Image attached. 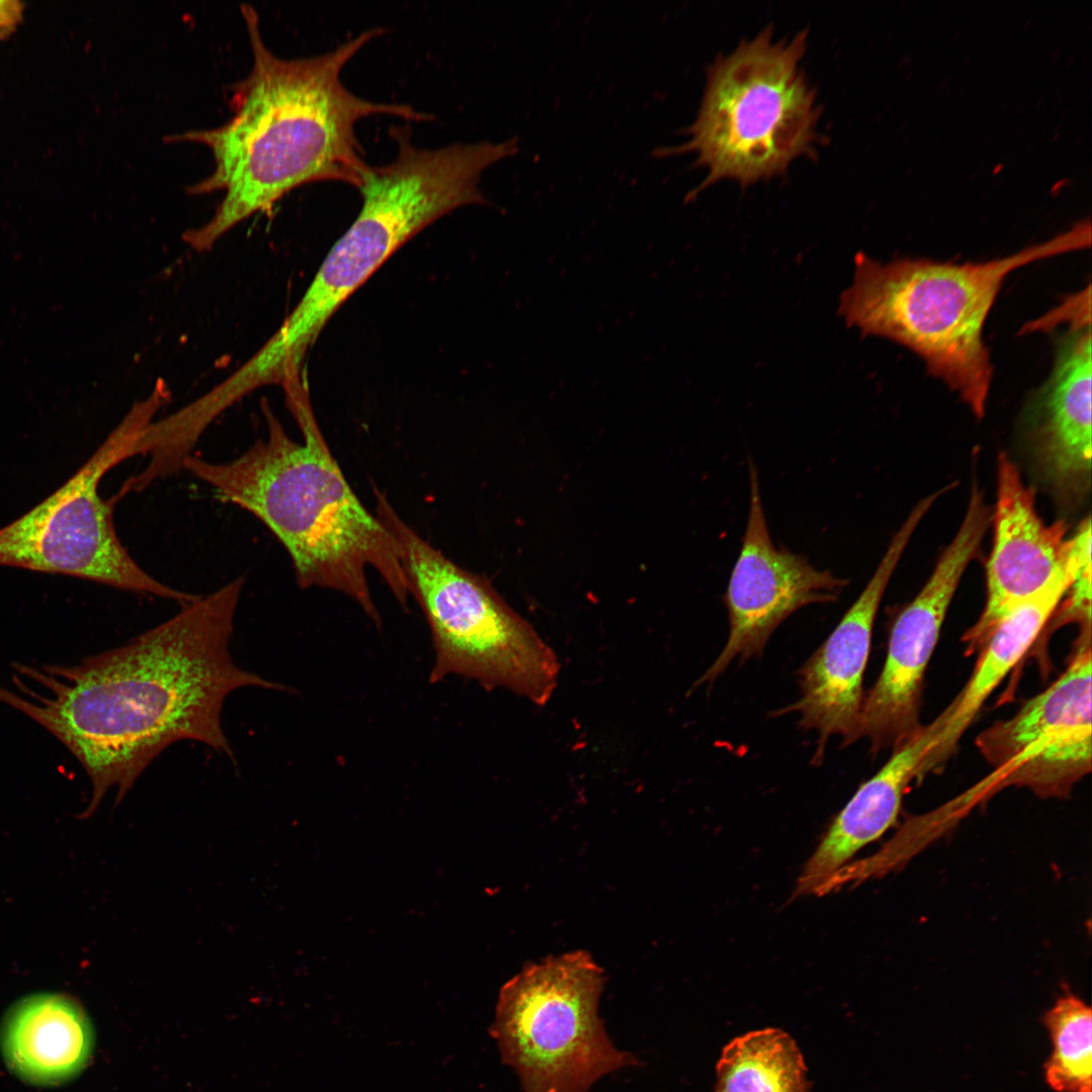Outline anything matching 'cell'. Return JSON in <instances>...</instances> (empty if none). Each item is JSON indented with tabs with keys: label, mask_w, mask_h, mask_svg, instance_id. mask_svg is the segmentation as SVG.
Returning a JSON list of instances; mask_svg holds the SVG:
<instances>
[{
	"label": "cell",
	"mask_w": 1092,
	"mask_h": 1092,
	"mask_svg": "<svg viewBox=\"0 0 1092 1092\" xmlns=\"http://www.w3.org/2000/svg\"><path fill=\"white\" fill-rule=\"evenodd\" d=\"M806 1071L800 1050L787 1032L754 1030L724 1048L714 1092H809Z\"/></svg>",
	"instance_id": "19"
},
{
	"label": "cell",
	"mask_w": 1092,
	"mask_h": 1092,
	"mask_svg": "<svg viewBox=\"0 0 1092 1092\" xmlns=\"http://www.w3.org/2000/svg\"><path fill=\"white\" fill-rule=\"evenodd\" d=\"M1068 566L1066 562L1040 592L1016 606L979 651L965 687L929 723L933 739L921 762L918 783L944 767L985 701L1024 656L1055 614L1073 579Z\"/></svg>",
	"instance_id": "16"
},
{
	"label": "cell",
	"mask_w": 1092,
	"mask_h": 1092,
	"mask_svg": "<svg viewBox=\"0 0 1092 1092\" xmlns=\"http://www.w3.org/2000/svg\"><path fill=\"white\" fill-rule=\"evenodd\" d=\"M748 474L747 523L724 596L729 634L697 686L713 684L736 658L743 662L761 655L771 634L790 615L808 605L835 602L848 584L847 579L775 545L752 460Z\"/></svg>",
	"instance_id": "12"
},
{
	"label": "cell",
	"mask_w": 1092,
	"mask_h": 1092,
	"mask_svg": "<svg viewBox=\"0 0 1092 1092\" xmlns=\"http://www.w3.org/2000/svg\"><path fill=\"white\" fill-rule=\"evenodd\" d=\"M932 738L930 724L922 725L914 736L894 748L885 764L860 785L806 862L795 896L813 894L857 851L895 824L903 798L911 783L917 781Z\"/></svg>",
	"instance_id": "17"
},
{
	"label": "cell",
	"mask_w": 1092,
	"mask_h": 1092,
	"mask_svg": "<svg viewBox=\"0 0 1092 1092\" xmlns=\"http://www.w3.org/2000/svg\"><path fill=\"white\" fill-rule=\"evenodd\" d=\"M168 401L158 388L134 403L96 452L60 488L0 529V565L70 575L150 594L185 606L199 596L151 576L129 555L113 523L115 500L98 492L101 478L136 456V444Z\"/></svg>",
	"instance_id": "9"
},
{
	"label": "cell",
	"mask_w": 1092,
	"mask_h": 1092,
	"mask_svg": "<svg viewBox=\"0 0 1092 1092\" xmlns=\"http://www.w3.org/2000/svg\"><path fill=\"white\" fill-rule=\"evenodd\" d=\"M244 585L239 576L127 644L78 664L13 665L16 692L0 687V702L46 728L80 761L92 785L81 818L112 788L118 804L176 741L202 742L234 760L221 726L226 697L244 687L286 690L232 658Z\"/></svg>",
	"instance_id": "1"
},
{
	"label": "cell",
	"mask_w": 1092,
	"mask_h": 1092,
	"mask_svg": "<svg viewBox=\"0 0 1092 1092\" xmlns=\"http://www.w3.org/2000/svg\"><path fill=\"white\" fill-rule=\"evenodd\" d=\"M807 35L777 40L767 26L709 67L697 117L685 130L690 140L653 152L696 154L707 176L689 197L722 180L748 186L770 179L810 153L820 111L800 66Z\"/></svg>",
	"instance_id": "6"
},
{
	"label": "cell",
	"mask_w": 1092,
	"mask_h": 1092,
	"mask_svg": "<svg viewBox=\"0 0 1092 1092\" xmlns=\"http://www.w3.org/2000/svg\"><path fill=\"white\" fill-rule=\"evenodd\" d=\"M397 154L369 167L359 190L362 207L335 243L298 304L274 334L302 364L330 317L396 250L442 215L487 204L478 187L486 161L470 144L429 150L411 142L406 126L390 129Z\"/></svg>",
	"instance_id": "5"
},
{
	"label": "cell",
	"mask_w": 1092,
	"mask_h": 1092,
	"mask_svg": "<svg viewBox=\"0 0 1092 1092\" xmlns=\"http://www.w3.org/2000/svg\"><path fill=\"white\" fill-rule=\"evenodd\" d=\"M991 520L992 511L979 487L973 485L954 538L922 589L896 617L883 668L860 711L857 740L867 738L872 753L893 750L921 729L925 672L960 580L978 553Z\"/></svg>",
	"instance_id": "10"
},
{
	"label": "cell",
	"mask_w": 1092,
	"mask_h": 1092,
	"mask_svg": "<svg viewBox=\"0 0 1092 1092\" xmlns=\"http://www.w3.org/2000/svg\"><path fill=\"white\" fill-rule=\"evenodd\" d=\"M1068 562L1073 579L1068 588V599L1062 608L1065 622L1076 621L1082 627H1091V521L1085 519L1075 535L1070 538Z\"/></svg>",
	"instance_id": "21"
},
{
	"label": "cell",
	"mask_w": 1092,
	"mask_h": 1092,
	"mask_svg": "<svg viewBox=\"0 0 1092 1092\" xmlns=\"http://www.w3.org/2000/svg\"><path fill=\"white\" fill-rule=\"evenodd\" d=\"M935 499L928 495L912 510L858 598L798 672L801 696L781 713L799 714L801 728L817 732L816 764L832 735H841L843 746L857 740L862 680L877 613L909 540Z\"/></svg>",
	"instance_id": "13"
},
{
	"label": "cell",
	"mask_w": 1092,
	"mask_h": 1092,
	"mask_svg": "<svg viewBox=\"0 0 1092 1092\" xmlns=\"http://www.w3.org/2000/svg\"><path fill=\"white\" fill-rule=\"evenodd\" d=\"M1052 1041L1044 1076L1055 1092H1092V1011L1078 996L1059 997L1042 1018Z\"/></svg>",
	"instance_id": "20"
},
{
	"label": "cell",
	"mask_w": 1092,
	"mask_h": 1092,
	"mask_svg": "<svg viewBox=\"0 0 1092 1092\" xmlns=\"http://www.w3.org/2000/svg\"><path fill=\"white\" fill-rule=\"evenodd\" d=\"M604 983L593 957L575 950L528 964L500 988L489 1032L525 1092H588L637 1064L599 1016Z\"/></svg>",
	"instance_id": "8"
},
{
	"label": "cell",
	"mask_w": 1092,
	"mask_h": 1092,
	"mask_svg": "<svg viewBox=\"0 0 1092 1092\" xmlns=\"http://www.w3.org/2000/svg\"><path fill=\"white\" fill-rule=\"evenodd\" d=\"M253 53L249 74L234 84L232 117L223 124L171 135L210 149V175L188 187L190 194L223 190L211 218L183 235L197 252L210 250L231 229L257 212H269L292 189L314 181H339L359 189L369 165L355 125L374 114L430 120L412 106L378 103L350 92L341 72L368 41L384 32L370 28L328 53L282 59L263 41L259 16L241 7Z\"/></svg>",
	"instance_id": "2"
},
{
	"label": "cell",
	"mask_w": 1092,
	"mask_h": 1092,
	"mask_svg": "<svg viewBox=\"0 0 1092 1092\" xmlns=\"http://www.w3.org/2000/svg\"><path fill=\"white\" fill-rule=\"evenodd\" d=\"M1091 341V316L1070 323L1056 341L1052 371L1026 411L1044 476L1070 495L1090 487Z\"/></svg>",
	"instance_id": "15"
},
{
	"label": "cell",
	"mask_w": 1092,
	"mask_h": 1092,
	"mask_svg": "<svg viewBox=\"0 0 1092 1092\" xmlns=\"http://www.w3.org/2000/svg\"><path fill=\"white\" fill-rule=\"evenodd\" d=\"M282 386L302 443L287 434L263 399L266 438L226 462L190 455L182 469L261 520L289 554L300 587L345 595L381 629L367 568L379 573L405 609L410 592L398 545L379 518L362 505L331 453L302 375Z\"/></svg>",
	"instance_id": "3"
},
{
	"label": "cell",
	"mask_w": 1092,
	"mask_h": 1092,
	"mask_svg": "<svg viewBox=\"0 0 1092 1092\" xmlns=\"http://www.w3.org/2000/svg\"><path fill=\"white\" fill-rule=\"evenodd\" d=\"M1078 639L1055 681L978 735L979 752L995 768L990 785L996 790L1066 798L1091 771V637Z\"/></svg>",
	"instance_id": "11"
},
{
	"label": "cell",
	"mask_w": 1092,
	"mask_h": 1092,
	"mask_svg": "<svg viewBox=\"0 0 1092 1092\" xmlns=\"http://www.w3.org/2000/svg\"><path fill=\"white\" fill-rule=\"evenodd\" d=\"M0 1043L14 1074L32 1084L53 1085L71 1079L86 1066L94 1036L86 1012L75 999L37 993L8 1010Z\"/></svg>",
	"instance_id": "18"
},
{
	"label": "cell",
	"mask_w": 1092,
	"mask_h": 1092,
	"mask_svg": "<svg viewBox=\"0 0 1092 1092\" xmlns=\"http://www.w3.org/2000/svg\"><path fill=\"white\" fill-rule=\"evenodd\" d=\"M1090 244L1091 225L1084 221L1044 243L980 263L921 258L880 263L858 253L839 311L863 335L887 338L919 356L981 420L994 370L983 331L1005 278L1024 265Z\"/></svg>",
	"instance_id": "4"
},
{
	"label": "cell",
	"mask_w": 1092,
	"mask_h": 1092,
	"mask_svg": "<svg viewBox=\"0 0 1092 1092\" xmlns=\"http://www.w3.org/2000/svg\"><path fill=\"white\" fill-rule=\"evenodd\" d=\"M994 539L986 571V603L964 634L966 653L979 652L998 624L1020 603L1040 592L1063 568L1068 525H1048L1027 486L1006 453L997 460V499L992 513Z\"/></svg>",
	"instance_id": "14"
},
{
	"label": "cell",
	"mask_w": 1092,
	"mask_h": 1092,
	"mask_svg": "<svg viewBox=\"0 0 1092 1092\" xmlns=\"http://www.w3.org/2000/svg\"><path fill=\"white\" fill-rule=\"evenodd\" d=\"M374 495L375 515L398 545L410 596L431 630L435 660L430 682L458 675L545 704L558 675L552 650L485 577L457 565L421 537L384 492L374 488Z\"/></svg>",
	"instance_id": "7"
},
{
	"label": "cell",
	"mask_w": 1092,
	"mask_h": 1092,
	"mask_svg": "<svg viewBox=\"0 0 1092 1092\" xmlns=\"http://www.w3.org/2000/svg\"><path fill=\"white\" fill-rule=\"evenodd\" d=\"M24 4L17 0H0V39L10 36L23 20Z\"/></svg>",
	"instance_id": "22"
}]
</instances>
